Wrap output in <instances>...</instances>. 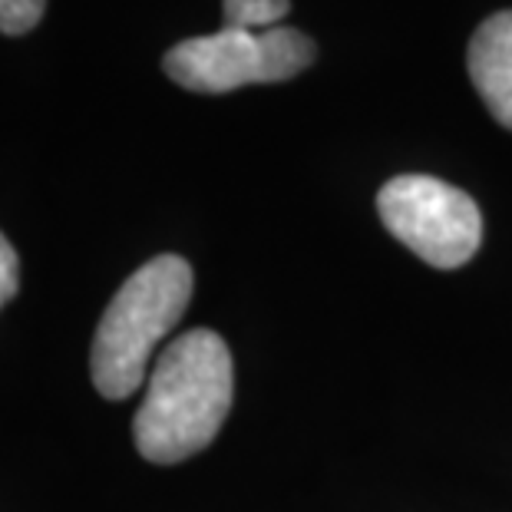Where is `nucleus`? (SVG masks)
Returning a JSON list of instances; mask_svg holds the SVG:
<instances>
[{
	"label": "nucleus",
	"instance_id": "7",
	"mask_svg": "<svg viewBox=\"0 0 512 512\" xmlns=\"http://www.w3.org/2000/svg\"><path fill=\"white\" fill-rule=\"evenodd\" d=\"M47 0H0V34L20 37L34 30L43 17Z\"/></svg>",
	"mask_w": 512,
	"mask_h": 512
},
{
	"label": "nucleus",
	"instance_id": "6",
	"mask_svg": "<svg viewBox=\"0 0 512 512\" xmlns=\"http://www.w3.org/2000/svg\"><path fill=\"white\" fill-rule=\"evenodd\" d=\"M288 10V0H222L225 27L232 30H271Z\"/></svg>",
	"mask_w": 512,
	"mask_h": 512
},
{
	"label": "nucleus",
	"instance_id": "8",
	"mask_svg": "<svg viewBox=\"0 0 512 512\" xmlns=\"http://www.w3.org/2000/svg\"><path fill=\"white\" fill-rule=\"evenodd\" d=\"M17 281H20V261L14 245L0 235V308L17 294Z\"/></svg>",
	"mask_w": 512,
	"mask_h": 512
},
{
	"label": "nucleus",
	"instance_id": "1",
	"mask_svg": "<svg viewBox=\"0 0 512 512\" xmlns=\"http://www.w3.org/2000/svg\"><path fill=\"white\" fill-rule=\"evenodd\" d=\"M235 394L228 344L209 328L176 337L152 361L133 420L136 450L152 463H179L222 430Z\"/></svg>",
	"mask_w": 512,
	"mask_h": 512
},
{
	"label": "nucleus",
	"instance_id": "2",
	"mask_svg": "<svg viewBox=\"0 0 512 512\" xmlns=\"http://www.w3.org/2000/svg\"><path fill=\"white\" fill-rule=\"evenodd\" d=\"M192 298V268L179 255H159L126 278L113 294L93 337V384L103 397L123 400L149 380L159 341L179 324Z\"/></svg>",
	"mask_w": 512,
	"mask_h": 512
},
{
	"label": "nucleus",
	"instance_id": "3",
	"mask_svg": "<svg viewBox=\"0 0 512 512\" xmlns=\"http://www.w3.org/2000/svg\"><path fill=\"white\" fill-rule=\"evenodd\" d=\"M314 63V43L291 27L232 30L176 43L162 70L192 93H232L248 83L291 80Z\"/></svg>",
	"mask_w": 512,
	"mask_h": 512
},
{
	"label": "nucleus",
	"instance_id": "5",
	"mask_svg": "<svg viewBox=\"0 0 512 512\" xmlns=\"http://www.w3.org/2000/svg\"><path fill=\"white\" fill-rule=\"evenodd\" d=\"M466 67L489 113L512 129V10H499L476 27Z\"/></svg>",
	"mask_w": 512,
	"mask_h": 512
},
{
	"label": "nucleus",
	"instance_id": "4",
	"mask_svg": "<svg viewBox=\"0 0 512 512\" xmlns=\"http://www.w3.org/2000/svg\"><path fill=\"white\" fill-rule=\"evenodd\" d=\"M387 232L433 268L466 265L483 238L479 205L456 185L433 176H397L377 195Z\"/></svg>",
	"mask_w": 512,
	"mask_h": 512
}]
</instances>
